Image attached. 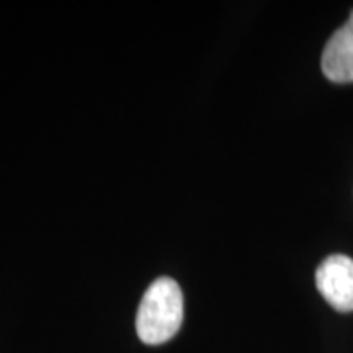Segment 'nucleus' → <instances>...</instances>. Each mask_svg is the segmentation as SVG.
I'll return each mask as SVG.
<instances>
[{
	"instance_id": "obj_2",
	"label": "nucleus",
	"mask_w": 353,
	"mask_h": 353,
	"mask_svg": "<svg viewBox=\"0 0 353 353\" xmlns=\"http://www.w3.org/2000/svg\"><path fill=\"white\" fill-rule=\"evenodd\" d=\"M316 287L324 301L338 312L353 310V259L347 255H330L316 269Z\"/></svg>"
},
{
	"instance_id": "obj_3",
	"label": "nucleus",
	"mask_w": 353,
	"mask_h": 353,
	"mask_svg": "<svg viewBox=\"0 0 353 353\" xmlns=\"http://www.w3.org/2000/svg\"><path fill=\"white\" fill-rule=\"evenodd\" d=\"M322 71L334 83H353V12L328 39L322 53Z\"/></svg>"
},
{
	"instance_id": "obj_1",
	"label": "nucleus",
	"mask_w": 353,
	"mask_h": 353,
	"mask_svg": "<svg viewBox=\"0 0 353 353\" xmlns=\"http://www.w3.org/2000/svg\"><path fill=\"white\" fill-rule=\"evenodd\" d=\"M183 290L173 279L159 277L145 290L136 316L139 340L159 345L175 336L183 324Z\"/></svg>"
}]
</instances>
